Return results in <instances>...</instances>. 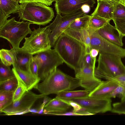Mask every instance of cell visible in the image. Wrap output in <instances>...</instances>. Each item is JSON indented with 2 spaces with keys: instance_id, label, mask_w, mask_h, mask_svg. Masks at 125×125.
<instances>
[{
  "instance_id": "obj_1",
  "label": "cell",
  "mask_w": 125,
  "mask_h": 125,
  "mask_svg": "<svg viewBox=\"0 0 125 125\" xmlns=\"http://www.w3.org/2000/svg\"><path fill=\"white\" fill-rule=\"evenodd\" d=\"M54 47L64 62L74 70L75 74L82 68L85 50L81 42L63 34L58 38Z\"/></svg>"
},
{
  "instance_id": "obj_2",
  "label": "cell",
  "mask_w": 125,
  "mask_h": 125,
  "mask_svg": "<svg viewBox=\"0 0 125 125\" xmlns=\"http://www.w3.org/2000/svg\"><path fill=\"white\" fill-rule=\"evenodd\" d=\"M81 86L79 80L56 69L35 87L42 94L47 95L70 91Z\"/></svg>"
},
{
  "instance_id": "obj_3",
  "label": "cell",
  "mask_w": 125,
  "mask_h": 125,
  "mask_svg": "<svg viewBox=\"0 0 125 125\" xmlns=\"http://www.w3.org/2000/svg\"><path fill=\"white\" fill-rule=\"evenodd\" d=\"M20 5L18 13L20 20L44 26L49 23L54 17L53 9L40 2H29Z\"/></svg>"
},
{
  "instance_id": "obj_4",
  "label": "cell",
  "mask_w": 125,
  "mask_h": 125,
  "mask_svg": "<svg viewBox=\"0 0 125 125\" xmlns=\"http://www.w3.org/2000/svg\"><path fill=\"white\" fill-rule=\"evenodd\" d=\"M121 58L114 55L99 53L98 66L94 71L95 76L107 80L125 74V66Z\"/></svg>"
},
{
  "instance_id": "obj_5",
  "label": "cell",
  "mask_w": 125,
  "mask_h": 125,
  "mask_svg": "<svg viewBox=\"0 0 125 125\" xmlns=\"http://www.w3.org/2000/svg\"><path fill=\"white\" fill-rule=\"evenodd\" d=\"M31 24L28 21H17L13 17L0 27V37L8 40L14 49L19 48L21 41L32 31L30 27Z\"/></svg>"
},
{
  "instance_id": "obj_6",
  "label": "cell",
  "mask_w": 125,
  "mask_h": 125,
  "mask_svg": "<svg viewBox=\"0 0 125 125\" xmlns=\"http://www.w3.org/2000/svg\"><path fill=\"white\" fill-rule=\"evenodd\" d=\"M48 27L34 29L29 37L24 38L25 41L21 48L32 55L51 48L49 35L51 31Z\"/></svg>"
},
{
  "instance_id": "obj_7",
  "label": "cell",
  "mask_w": 125,
  "mask_h": 125,
  "mask_svg": "<svg viewBox=\"0 0 125 125\" xmlns=\"http://www.w3.org/2000/svg\"><path fill=\"white\" fill-rule=\"evenodd\" d=\"M34 56L38 63V76L42 81L64 62L54 49L51 48L41 52Z\"/></svg>"
},
{
  "instance_id": "obj_8",
  "label": "cell",
  "mask_w": 125,
  "mask_h": 125,
  "mask_svg": "<svg viewBox=\"0 0 125 125\" xmlns=\"http://www.w3.org/2000/svg\"><path fill=\"white\" fill-rule=\"evenodd\" d=\"M86 13L81 9L73 13L62 16L61 14L57 13L53 22L48 26L51 31L49 38L52 47H54L59 37L69 24L76 19L83 16Z\"/></svg>"
},
{
  "instance_id": "obj_9",
  "label": "cell",
  "mask_w": 125,
  "mask_h": 125,
  "mask_svg": "<svg viewBox=\"0 0 125 125\" xmlns=\"http://www.w3.org/2000/svg\"><path fill=\"white\" fill-rule=\"evenodd\" d=\"M62 99L75 102L94 115L111 111L112 109V101L110 98L99 99L88 96L79 98Z\"/></svg>"
},
{
  "instance_id": "obj_10",
  "label": "cell",
  "mask_w": 125,
  "mask_h": 125,
  "mask_svg": "<svg viewBox=\"0 0 125 125\" xmlns=\"http://www.w3.org/2000/svg\"><path fill=\"white\" fill-rule=\"evenodd\" d=\"M91 49L98 50L99 53L125 57V49L115 45L99 35L95 31L92 32L90 37Z\"/></svg>"
},
{
  "instance_id": "obj_11",
  "label": "cell",
  "mask_w": 125,
  "mask_h": 125,
  "mask_svg": "<svg viewBox=\"0 0 125 125\" xmlns=\"http://www.w3.org/2000/svg\"><path fill=\"white\" fill-rule=\"evenodd\" d=\"M45 95L37 94L30 91H27L22 96L15 102H13L9 106L0 111L4 113V115L23 112L31 108L35 102L40 99L43 98Z\"/></svg>"
},
{
  "instance_id": "obj_12",
  "label": "cell",
  "mask_w": 125,
  "mask_h": 125,
  "mask_svg": "<svg viewBox=\"0 0 125 125\" xmlns=\"http://www.w3.org/2000/svg\"><path fill=\"white\" fill-rule=\"evenodd\" d=\"M95 3V0H58L54 7L57 13L66 15L78 11L84 5L93 7Z\"/></svg>"
},
{
  "instance_id": "obj_13",
  "label": "cell",
  "mask_w": 125,
  "mask_h": 125,
  "mask_svg": "<svg viewBox=\"0 0 125 125\" xmlns=\"http://www.w3.org/2000/svg\"><path fill=\"white\" fill-rule=\"evenodd\" d=\"M95 66L83 67L77 73L75 77L80 82L81 86L89 92L96 88L102 81L95 75Z\"/></svg>"
},
{
  "instance_id": "obj_14",
  "label": "cell",
  "mask_w": 125,
  "mask_h": 125,
  "mask_svg": "<svg viewBox=\"0 0 125 125\" xmlns=\"http://www.w3.org/2000/svg\"><path fill=\"white\" fill-rule=\"evenodd\" d=\"M13 51L15 58L13 68L23 72L32 75L30 70V64L32 55L22 50L21 48Z\"/></svg>"
},
{
  "instance_id": "obj_15",
  "label": "cell",
  "mask_w": 125,
  "mask_h": 125,
  "mask_svg": "<svg viewBox=\"0 0 125 125\" xmlns=\"http://www.w3.org/2000/svg\"><path fill=\"white\" fill-rule=\"evenodd\" d=\"M96 31L101 36L110 42L121 47L123 45V37L115 26L110 24V21Z\"/></svg>"
},
{
  "instance_id": "obj_16",
  "label": "cell",
  "mask_w": 125,
  "mask_h": 125,
  "mask_svg": "<svg viewBox=\"0 0 125 125\" xmlns=\"http://www.w3.org/2000/svg\"><path fill=\"white\" fill-rule=\"evenodd\" d=\"M119 85L113 80L102 81L96 88L90 92L88 96L99 99L109 98L111 94Z\"/></svg>"
},
{
  "instance_id": "obj_17",
  "label": "cell",
  "mask_w": 125,
  "mask_h": 125,
  "mask_svg": "<svg viewBox=\"0 0 125 125\" xmlns=\"http://www.w3.org/2000/svg\"><path fill=\"white\" fill-rule=\"evenodd\" d=\"M91 33L88 28L77 30L66 29L63 31V34L68 35L81 42L85 47V52H90Z\"/></svg>"
},
{
  "instance_id": "obj_18",
  "label": "cell",
  "mask_w": 125,
  "mask_h": 125,
  "mask_svg": "<svg viewBox=\"0 0 125 125\" xmlns=\"http://www.w3.org/2000/svg\"><path fill=\"white\" fill-rule=\"evenodd\" d=\"M71 106L68 102L56 97L51 99L46 104L43 110V114L64 113L66 112Z\"/></svg>"
},
{
  "instance_id": "obj_19",
  "label": "cell",
  "mask_w": 125,
  "mask_h": 125,
  "mask_svg": "<svg viewBox=\"0 0 125 125\" xmlns=\"http://www.w3.org/2000/svg\"><path fill=\"white\" fill-rule=\"evenodd\" d=\"M12 70L18 80L26 87L28 91L34 88L40 80L38 77L34 76L13 68Z\"/></svg>"
},
{
  "instance_id": "obj_20",
  "label": "cell",
  "mask_w": 125,
  "mask_h": 125,
  "mask_svg": "<svg viewBox=\"0 0 125 125\" xmlns=\"http://www.w3.org/2000/svg\"><path fill=\"white\" fill-rule=\"evenodd\" d=\"M97 0V6L91 16L96 15L110 21L113 20L114 5L106 1Z\"/></svg>"
},
{
  "instance_id": "obj_21",
  "label": "cell",
  "mask_w": 125,
  "mask_h": 125,
  "mask_svg": "<svg viewBox=\"0 0 125 125\" xmlns=\"http://www.w3.org/2000/svg\"><path fill=\"white\" fill-rule=\"evenodd\" d=\"M21 5L12 0H0V9L8 15L11 14L18 13Z\"/></svg>"
},
{
  "instance_id": "obj_22",
  "label": "cell",
  "mask_w": 125,
  "mask_h": 125,
  "mask_svg": "<svg viewBox=\"0 0 125 125\" xmlns=\"http://www.w3.org/2000/svg\"><path fill=\"white\" fill-rule=\"evenodd\" d=\"M89 93L85 90L66 91L57 94L56 97L63 99L79 98L88 96Z\"/></svg>"
},
{
  "instance_id": "obj_23",
  "label": "cell",
  "mask_w": 125,
  "mask_h": 125,
  "mask_svg": "<svg viewBox=\"0 0 125 125\" xmlns=\"http://www.w3.org/2000/svg\"><path fill=\"white\" fill-rule=\"evenodd\" d=\"M110 21L96 15L91 16L88 29L91 32L94 31Z\"/></svg>"
},
{
  "instance_id": "obj_24",
  "label": "cell",
  "mask_w": 125,
  "mask_h": 125,
  "mask_svg": "<svg viewBox=\"0 0 125 125\" xmlns=\"http://www.w3.org/2000/svg\"><path fill=\"white\" fill-rule=\"evenodd\" d=\"M90 17L91 15L85 14L83 16L76 19L72 22L66 29L76 30L87 29Z\"/></svg>"
},
{
  "instance_id": "obj_25",
  "label": "cell",
  "mask_w": 125,
  "mask_h": 125,
  "mask_svg": "<svg viewBox=\"0 0 125 125\" xmlns=\"http://www.w3.org/2000/svg\"><path fill=\"white\" fill-rule=\"evenodd\" d=\"M0 61L5 65L10 66L15 62V58L13 49H2L0 51Z\"/></svg>"
},
{
  "instance_id": "obj_26",
  "label": "cell",
  "mask_w": 125,
  "mask_h": 125,
  "mask_svg": "<svg viewBox=\"0 0 125 125\" xmlns=\"http://www.w3.org/2000/svg\"><path fill=\"white\" fill-rule=\"evenodd\" d=\"M18 85V82L15 76L8 80L0 82V91L14 92Z\"/></svg>"
},
{
  "instance_id": "obj_27",
  "label": "cell",
  "mask_w": 125,
  "mask_h": 125,
  "mask_svg": "<svg viewBox=\"0 0 125 125\" xmlns=\"http://www.w3.org/2000/svg\"><path fill=\"white\" fill-rule=\"evenodd\" d=\"M15 77L10 66L4 64L0 61V82H3Z\"/></svg>"
},
{
  "instance_id": "obj_28",
  "label": "cell",
  "mask_w": 125,
  "mask_h": 125,
  "mask_svg": "<svg viewBox=\"0 0 125 125\" xmlns=\"http://www.w3.org/2000/svg\"><path fill=\"white\" fill-rule=\"evenodd\" d=\"M124 18H125V5L118 2L114 5L113 19Z\"/></svg>"
},
{
  "instance_id": "obj_29",
  "label": "cell",
  "mask_w": 125,
  "mask_h": 125,
  "mask_svg": "<svg viewBox=\"0 0 125 125\" xmlns=\"http://www.w3.org/2000/svg\"><path fill=\"white\" fill-rule=\"evenodd\" d=\"M18 86L13 95V102L19 99L25 92L28 91L25 86L19 81L18 80Z\"/></svg>"
},
{
  "instance_id": "obj_30",
  "label": "cell",
  "mask_w": 125,
  "mask_h": 125,
  "mask_svg": "<svg viewBox=\"0 0 125 125\" xmlns=\"http://www.w3.org/2000/svg\"><path fill=\"white\" fill-rule=\"evenodd\" d=\"M111 111L118 114H125V99L113 104Z\"/></svg>"
},
{
  "instance_id": "obj_31",
  "label": "cell",
  "mask_w": 125,
  "mask_h": 125,
  "mask_svg": "<svg viewBox=\"0 0 125 125\" xmlns=\"http://www.w3.org/2000/svg\"><path fill=\"white\" fill-rule=\"evenodd\" d=\"M115 26L120 34L125 36V18L115 19L113 20Z\"/></svg>"
},
{
  "instance_id": "obj_32",
  "label": "cell",
  "mask_w": 125,
  "mask_h": 125,
  "mask_svg": "<svg viewBox=\"0 0 125 125\" xmlns=\"http://www.w3.org/2000/svg\"><path fill=\"white\" fill-rule=\"evenodd\" d=\"M96 58L94 59L91 56L90 52H85L83 59L82 67H92L95 66Z\"/></svg>"
},
{
  "instance_id": "obj_33",
  "label": "cell",
  "mask_w": 125,
  "mask_h": 125,
  "mask_svg": "<svg viewBox=\"0 0 125 125\" xmlns=\"http://www.w3.org/2000/svg\"><path fill=\"white\" fill-rule=\"evenodd\" d=\"M30 68L32 74L35 77H38V63L34 56H33L31 59Z\"/></svg>"
},
{
  "instance_id": "obj_34",
  "label": "cell",
  "mask_w": 125,
  "mask_h": 125,
  "mask_svg": "<svg viewBox=\"0 0 125 125\" xmlns=\"http://www.w3.org/2000/svg\"><path fill=\"white\" fill-rule=\"evenodd\" d=\"M14 92L5 91H0V102L13 98Z\"/></svg>"
},
{
  "instance_id": "obj_35",
  "label": "cell",
  "mask_w": 125,
  "mask_h": 125,
  "mask_svg": "<svg viewBox=\"0 0 125 125\" xmlns=\"http://www.w3.org/2000/svg\"><path fill=\"white\" fill-rule=\"evenodd\" d=\"M34 2H40L47 6L51 5L52 2L51 0H20L19 2L20 4Z\"/></svg>"
},
{
  "instance_id": "obj_36",
  "label": "cell",
  "mask_w": 125,
  "mask_h": 125,
  "mask_svg": "<svg viewBox=\"0 0 125 125\" xmlns=\"http://www.w3.org/2000/svg\"><path fill=\"white\" fill-rule=\"evenodd\" d=\"M10 16L7 15L0 9V27L3 25L7 20V18Z\"/></svg>"
},
{
  "instance_id": "obj_37",
  "label": "cell",
  "mask_w": 125,
  "mask_h": 125,
  "mask_svg": "<svg viewBox=\"0 0 125 125\" xmlns=\"http://www.w3.org/2000/svg\"><path fill=\"white\" fill-rule=\"evenodd\" d=\"M13 98L8 99L0 102V111L7 107L13 102Z\"/></svg>"
},
{
  "instance_id": "obj_38",
  "label": "cell",
  "mask_w": 125,
  "mask_h": 125,
  "mask_svg": "<svg viewBox=\"0 0 125 125\" xmlns=\"http://www.w3.org/2000/svg\"><path fill=\"white\" fill-rule=\"evenodd\" d=\"M43 98L44 99L43 102L39 109L38 112L37 113L39 114H41L43 113V110L45 105L51 99V98L46 95H45Z\"/></svg>"
},
{
  "instance_id": "obj_39",
  "label": "cell",
  "mask_w": 125,
  "mask_h": 125,
  "mask_svg": "<svg viewBox=\"0 0 125 125\" xmlns=\"http://www.w3.org/2000/svg\"><path fill=\"white\" fill-rule=\"evenodd\" d=\"M113 80L119 84L125 85V74L122 75L109 80Z\"/></svg>"
},
{
  "instance_id": "obj_40",
  "label": "cell",
  "mask_w": 125,
  "mask_h": 125,
  "mask_svg": "<svg viewBox=\"0 0 125 125\" xmlns=\"http://www.w3.org/2000/svg\"><path fill=\"white\" fill-rule=\"evenodd\" d=\"M99 53V50L95 48L91 49L90 51V54L94 59L96 58V56L98 55Z\"/></svg>"
},
{
  "instance_id": "obj_41",
  "label": "cell",
  "mask_w": 125,
  "mask_h": 125,
  "mask_svg": "<svg viewBox=\"0 0 125 125\" xmlns=\"http://www.w3.org/2000/svg\"><path fill=\"white\" fill-rule=\"evenodd\" d=\"M30 112L29 109L26 111L21 112H18L13 113L10 114L8 115H23V114Z\"/></svg>"
},
{
  "instance_id": "obj_42",
  "label": "cell",
  "mask_w": 125,
  "mask_h": 125,
  "mask_svg": "<svg viewBox=\"0 0 125 125\" xmlns=\"http://www.w3.org/2000/svg\"><path fill=\"white\" fill-rule=\"evenodd\" d=\"M90 7L87 5H85L83 6L81 10L85 13L88 12L90 10Z\"/></svg>"
},
{
  "instance_id": "obj_43",
  "label": "cell",
  "mask_w": 125,
  "mask_h": 125,
  "mask_svg": "<svg viewBox=\"0 0 125 125\" xmlns=\"http://www.w3.org/2000/svg\"><path fill=\"white\" fill-rule=\"evenodd\" d=\"M109 2L112 4L115 5L119 2L115 0H100Z\"/></svg>"
},
{
  "instance_id": "obj_44",
  "label": "cell",
  "mask_w": 125,
  "mask_h": 125,
  "mask_svg": "<svg viewBox=\"0 0 125 125\" xmlns=\"http://www.w3.org/2000/svg\"><path fill=\"white\" fill-rule=\"evenodd\" d=\"M29 110L30 112H31L33 113L37 114L38 112L39 109H31V108L29 109Z\"/></svg>"
},
{
  "instance_id": "obj_45",
  "label": "cell",
  "mask_w": 125,
  "mask_h": 125,
  "mask_svg": "<svg viewBox=\"0 0 125 125\" xmlns=\"http://www.w3.org/2000/svg\"><path fill=\"white\" fill-rule=\"evenodd\" d=\"M119 2L125 5V0H120Z\"/></svg>"
},
{
  "instance_id": "obj_46",
  "label": "cell",
  "mask_w": 125,
  "mask_h": 125,
  "mask_svg": "<svg viewBox=\"0 0 125 125\" xmlns=\"http://www.w3.org/2000/svg\"><path fill=\"white\" fill-rule=\"evenodd\" d=\"M52 0V2L54 1H57L58 0Z\"/></svg>"
},
{
  "instance_id": "obj_47",
  "label": "cell",
  "mask_w": 125,
  "mask_h": 125,
  "mask_svg": "<svg viewBox=\"0 0 125 125\" xmlns=\"http://www.w3.org/2000/svg\"><path fill=\"white\" fill-rule=\"evenodd\" d=\"M20 0H16V1L18 3H19V1Z\"/></svg>"
},
{
  "instance_id": "obj_48",
  "label": "cell",
  "mask_w": 125,
  "mask_h": 125,
  "mask_svg": "<svg viewBox=\"0 0 125 125\" xmlns=\"http://www.w3.org/2000/svg\"><path fill=\"white\" fill-rule=\"evenodd\" d=\"M115 0L116 1H117V2H119L120 1V0Z\"/></svg>"
},
{
  "instance_id": "obj_49",
  "label": "cell",
  "mask_w": 125,
  "mask_h": 125,
  "mask_svg": "<svg viewBox=\"0 0 125 125\" xmlns=\"http://www.w3.org/2000/svg\"><path fill=\"white\" fill-rule=\"evenodd\" d=\"M13 0V1H16V0Z\"/></svg>"
}]
</instances>
